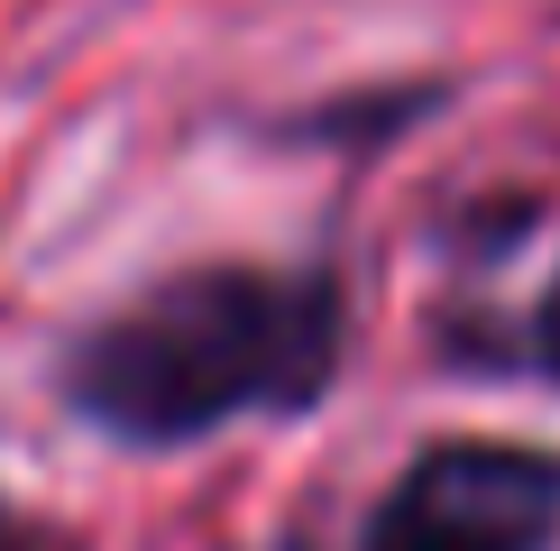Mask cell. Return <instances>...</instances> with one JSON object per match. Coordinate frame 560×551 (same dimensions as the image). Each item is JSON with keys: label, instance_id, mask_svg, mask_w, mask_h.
Masks as SVG:
<instances>
[{"label": "cell", "instance_id": "3957f363", "mask_svg": "<svg viewBox=\"0 0 560 551\" xmlns=\"http://www.w3.org/2000/svg\"><path fill=\"white\" fill-rule=\"evenodd\" d=\"M0 551H92L74 524H56V515H37V505H19L10 488H0Z\"/></svg>", "mask_w": 560, "mask_h": 551}, {"label": "cell", "instance_id": "6da1fadb", "mask_svg": "<svg viewBox=\"0 0 560 551\" xmlns=\"http://www.w3.org/2000/svg\"><path fill=\"white\" fill-rule=\"evenodd\" d=\"M349 359V276L331 258H184L56 350V405L92 442L175 459L240 423H303Z\"/></svg>", "mask_w": 560, "mask_h": 551}, {"label": "cell", "instance_id": "277c9868", "mask_svg": "<svg viewBox=\"0 0 560 551\" xmlns=\"http://www.w3.org/2000/svg\"><path fill=\"white\" fill-rule=\"evenodd\" d=\"M524 367L560 386V267H551V285L533 294V313H524Z\"/></svg>", "mask_w": 560, "mask_h": 551}, {"label": "cell", "instance_id": "7a4b0ae2", "mask_svg": "<svg viewBox=\"0 0 560 551\" xmlns=\"http://www.w3.org/2000/svg\"><path fill=\"white\" fill-rule=\"evenodd\" d=\"M560 450L451 432L423 442L359 515V551H551Z\"/></svg>", "mask_w": 560, "mask_h": 551}]
</instances>
